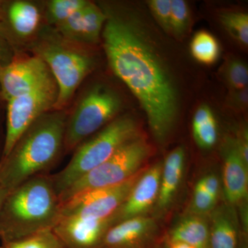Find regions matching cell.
Returning <instances> with one entry per match:
<instances>
[{
  "label": "cell",
  "instance_id": "obj_24",
  "mask_svg": "<svg viewBox=\"0 0 248 248\" xmlns=\"http://www.w3.org/2000/svg\"><path fill=\"white\" fill-rule=\"evenodd\" d=\"M87 3L85 0H52L49 1L47 9L48 22L58 27Z\"/></svg>",
  "mask_w": 248,
  "mask_h": 248
},
{
  "label": "cell",
  "instance_id": "obj_15",
  "mask_svg": "<svg viewBox=\"0 0 248 248\" xmlns=\"http://www.w3.org/2000/svg\"><path fill=\"white\" fill-rule=\"evenodd\" d=\"M185 151L177 147L166 157L161 173L158 204L160 208L167 207L177 192L184 172Z\"/></svg>",
  "mask_w": 248,
  "mask_h": 248
},
{
  "label": "cell",
  "instance_id": "obj_6",
  "mask_svg": "<svg viewBox=\"0 0 248 248\" xmlns=\"http://www.w3.org/2000/svg\"><path fill=\"white\" fill-rule=\"evenodd\" d=\"M121 106L118 94L107 86L99 85L90 89L67 117L63 148L67 152L75 151L80 143L114 120Z\"/></svg>",
  "mask_w": 248,
  "mask_h": 248
},
{
  "label": "cell",
  "instance_id": "obj_28",
  "mask_svg": "<svg viewBox=\"0 0 248 248\" xmlns=\"http://www.w3.org/2000/svg\"><path fill=\"white\" fill-rule=\"evenodd\" d=\"M148 4L158 24L164 31L170 32L171 0H151Z\"/></svg>",
  "mask_w": 248,
  "mask_h": 248
},
{
  "label": "cell",
  "instance_id": "obj_7",
  "mask_svg": "<svg viewBox=\"0 0 248 248\" xmlns=\"http://www.w3.org/2000/svg\"><path fill=\"white\" fill-rule=\"evenodd\" d=\"M37 56L46 63L58 86V98L54 108L62 110L92 71L94 60L76 49L52 43L39 46Z\"/></svg>",
  "mask_w": 248,
  "mask_h": 248
},
{
  "label": "cell",
  "instance_id": "obj_34",
  "mask_svg": "<svg viewBox=\"0 0 248 248\" xmlns=\"http://www.w3.org/2000/svg\"><path fill=\"white\" fill-rule=\"evenodd\" d=\"M8 195H9V193H8L7 191L5 190L4 187L0 185V210H1L3 203H4V201L6 200Z\"/></svg>",
  "mask_w": 248,
  "mask_h": 248
},
{
  "label": "cell",
  "instance_id": "obj_22",
  "mask_svg": "<svg viewBox=\"0 0 248 248\" xmlns=\"http://www.w3.org/2000/svg\"><path fill=\"white\" fill-rule=\"evenodd\" d=\"M0 248H64L53 230L40 232L15 241L1 243Z\"/></svg>",
  "mask_w": 248,
  "mask_h": 248
},
{
  "label": "cell",
  "instance_id": "obj_4",
  "mask_svg": "<svg viewBox=\"0 0 248 248\" xmlns=\"http://www.w3.org/2000/svg\"><path fill=\"white\" fill-rule=\"evenodd\" d=\"M139 137L140 131L136 121L128 116H124L112 120L97 135L80 143L64 169L51 174L59 197L78 179Z\"/></svg>",
  "mask_w": 248,
  "mask_h": 248
},
{
  "label": "cell",
  "instance_id": "obj_11",
  "mask_svg": "<svg viewBox=\"0 0 248 248\" xmlns=\"http://www.w3.org/2000/svg\"><path fill=\"white\" fill-rule=\"evenodd\" d=\"M111 226L112 217L107 219L63 217L53 231L64 248H98Z\"/></svg>",
  "mask_w": 248,
  "mask_h": 248
},
{
  "label": "cell",
  "instance_id": "obj_23",
  "mask_svg": "<svg viewBox=\"0 0 248 248\" xmlns=\"http://www.w3.org/2000/svg\"><path fill=\"white\" fill-rule=\"evenodd\" d=\"M220 22L230 35L241 45H248V16L237 11H225L219 15Z\"/></svg>",
  "mask_w": 248,
  "mask_h": 248
},
{
  "label": "cell",
  "instance_id": "obj_16",
  "mask_svg": "<svg viewBox=\"0 0 248 248\" xmlns=\"http://www.w3.org/2000/svg\"><path fill=\"white\" fill-rule=\"evenodd\" d=\"M238 228L234 213L228 208L216 210L210 229L209 248H237Z\"/></svg>",
  "mask_w": 248,
  "mask_h": 248
},
{
  "label": "cell",
  "instance_id": "obj_13",
  "mask_svg": "<svg viewBox=\"0 0 248 248\" xmlns=\"http://www.w3.org/2000/svg\"><path fill=\"white\" fill-rule=\"evenodd\" d=\"M153 228L151 218H129L111 226L98 248H147Z\"/></svg>",
  "mask_w": 248,
  "mask_h": 248
},
{
  "label": "cell",
  "instance_id": "obj_18",
  "mask_svg": "<svg viewBox=\"0 0 248 248\" xmlns=\"http://www.w3.org/2000/svg\"><path fill=\"white\" fill-rule=\"evenodd\" d=\"M169 239L186 243L196 248H209L210 228L202 218L188 217L174 228Z\"/></svg>",
  "mask_w": 248,
  "mask_h": 248
},
{
  "label": "cell",
  "instance_id": "obj_8",
  "mask_svg": "<svg viewBox=\"0 0 248 248\" xmlns=\"http://www.w3.org/2000/svg\"><path fill=\"white\" fill-rule=\"evenodd\" d=\"M58 92V86L53 79L33 91L6 102V127L2 158L9 154L31 124L54 108Z\"/></svg>",
  "mask_w": 248,
  "mask_h": 248
},
{
  "label": "cell",
  "instance_id": "obj_33",
  "mask_svg": "<svg viewBox=\"0 0 248 248\" xmlns=\"http://www.w3.org/2000/svg\"><path fill=\"white\" fill-rule=\"evenodd\" d=\"M166 248H196L190 245L186 244V243L181 242V241H171L168 240L166 243Z\"/></svg>",
  "mask_w": 248,
  "mask_h": 248
},
{
  "label": "cell",
  "instance_id": "obj_20",
  "mask_svg": "<svg viewBox=\"0 0 248 248\" xmlns=\"http://www.w3.org/2000/svg\"><path fill=\"white\" fill-rule=\"evenodd\" d=\"M106 20L107 15L104 10L88 1L83 9V26L80 42L97 43Z\"/></svg>",
  "mask_w": 248,
  "mask_h": 248
},
{
  "label": "cell",
  "instance_id": "obj_19",
  "mask_svg": "<svg viewBox=\"0 0 248 248\" xmlns=\"http://www.w3.org/2000/svg\"><path fill=\"white\" fill-rule=\"evenodd\" d=\"M192 132L197 144L203 149H210L218 138L217 121L213 111L207 105L196 110L192 120Z\"/></svg>",
  "mask_w": 248,
  "mask_h": 248
},
{
  "label": "cell",
  "instance_id": "obj_21",
  "mask_svg": "<svg viewBox=\"0 0 248 248\" xmlns=\"http://www.w3.org/2000/svg\"><path fill=\"white\" fill-rule=\"evenodd\" d=\"M190 50L194 58L203 64H213L219 57L218 42L206 31H200L195 34L191 42Z\"/></svg>",
  "mask_w": 248,
  "mask_h": 248
},
{
  "label": "cell",
  "instance_id": "obj_37",
  "mask_svg": "<svg viewBox=\"0 0 248 248\" xmlns=\"http://www.w3.org/2000/svg\"><path fill=\"white\" fill-rule=\"evenodd\" d=\"M237 248H240V247H239V246H238V247ZM241 248H246V246H244V247H241Z\"/></svg>",
  "mask_w": 248,
  "mask_h": 248
},
{
  "label": "cell",
  "instance_id": "obj_31",
  "mask_svg": "<svg viewBox=\"0 0 248 248\" xmlns=\"http://www.w3.org/2000/svg\"><path fill=\"white\" fill-rule=\"evenodd\" d=\"M199 183L209 195H211L214 198L217 199V196L219 192V182L216 176L213 174H208L202 178Z\"/></svg>",
  "mask_w": 248,
  "mask_h": 248
},
{
  "label": "cell",
  "instance_id": "obj_25",
  "mask_svg": "<svg viewBox=\"0 0 248 248\" xmlns=\"http://www.w3.org/2000/svg\"><path fill=\"white\" fill-rule=\"evenodd\" d=\"M222 76L231 91L248 87V69L246 63L238 59H232L225 63Z\"/></svg>",
  "mask_w": 248,
  "mask_h": 248
},
{
  "label": "cell",
  "instance_id": "obj_5",
  "mask_svg": "<svg viewBox=\"0 0 248 248\" xmlns=\"http://www.w3.org/2000/svg\"><path fill=\"white\" fill-rule=\"evenodd\" d=\"M150 153L151 147L144 139L132 140L63 191L60 195L61 203L84 192L122 184L142 169Z\"/></svg>",
  "mask_w": 248,
  "mask_h": 248
},
{
  "label": "cell",
  "instance_id": "obj_14",
  "mask_svg": "<svg viewBox=\"0 0 248 248\" xmlns=\"http://www.w3.org/2000/svg\"><path fill=\"white\" fill-rule=\"evenodd\" d=\"M223 184L227 200L239 203L248 195V165L240 154L236 141L228 143L224 155Z\"/></svg>",
  "mask_w": 248,
  "mask_h": 248
},
{
  "label": "cell",
  "instance_id": "obj_9",
  "mask_svg": "<svg viewBox=\"0 0 248 248\" xmlns=\"http://www.w3.org/2000/svg\"><path fill=\"white\" fill-rule=\"evenodd\" d=\"M145 170L146 169L142 168L133 177L118 185L84 192L63 202L61 218H110L127 200L132 189Z\"/></svg>",
  "mask_w": 248,
  "mask_h": 248
},
{
  "label": "cell",
  "instance_id": "obj_17",
  "mask_svg": "<svg viewBox=\"0 0 248 248\" xmlns=\"http://www.w3.org/2000/svg\"><path fill=\"white\" fill-rule=\"evenodd\" d=\"M8 20L13 31L20 37H28L35 32L40 22V13L32 3L16 1L8 8Z\"/></svg>",
  "mask_w": 248,
  "mask_h": 248
},
{
  "label": "cell",
  "instance_id": "obj_2",
  "mask_svg": "<svg viewBox=\"0 0 248 248\" xmlns=\"http://www.w3.org/2000/svg\"><path fill=\"white\" fill-rule=\"evenodd\" d=\"M67 117L48 111L26 130L0 161V185L12 192L32 178L46 174L63 148Z\"/></svg>",
  "mask_w": 248,
  "mask_h": 248
},
{
  "label": "cell",
  "instance_id": "obj_10",
  "mask_svg": "<svg viewBox=\"0 0 248 248\" xmlns=\"http://www.w3.org/2000/svg\"><path fill=\"white\" fill-rule=\"evenodd\" d=\"M54 79L40 57L13 60L0 69V94L5 101L27 94Z\"/></svg>",
  "mask_w": 248,
  "mask_h": 248
},
{
  "label": "cell",
  "instance_id": "obj_27",
  "mask_svg": "<svg viewBox=\"0 0 248 248\" xmlns=\"http://www.w3.org/2000/svg\"><path fill=\"white\" fill-rule=\"evenodd\" d=\"M84 8L77 11L66 21L58 26L59 31L66 40L80 42L82 31Z\"/></svg>",
  "mask_w": 248,
  "mask_h": 248
},
{
  "label": "cell",
  "instance_id": "obj_36",
  "mask_svg": "<svg viewBox=\"0 0 248 248\" xmlns=\"http://www.w3.org/2000/svg\"><path fill=\"white\" fill-rule=\"evenodd\" d=\"M1 158H2V152L0 151V161H1Z\"/></svg>",
  "mask_w": 248,
  "mask_h": 248
},
{
  "label": "cell",
  "instance_id": "obj_32",
  "mask_svg": "<svg viewBox=\"0 0 248 248\" xmlns=\"http://www.w3.org/2000/svg\"><path fill=\"white\" fill-rule=\"evenodd\" d=\"M14 60L9 46L0 37V69Z\"/></svg>",
  "mask_w": 248,
  "mask_h": 248
},
{
  "label": "cell",
  "instance_id": "obj_1",
  "mask_svg": "<svg viewBox=\"0 0 248 248\" xmlns=\"http://www.w3.org/2000/svg\"><path fill=\"white\" fill-rule=\"evenodd\" d=\"M103 10V44L111 69L138 99L156 141L164 143L179 115L172 75L138 17L110 7Z\"/></svg>",
  "mask_w": 248,
  "mask_h": 248
},
{
  "label": "cell",
  "instance_id": "obj_12",
  "mask_svg": "<svg viewBox=\"0 0 248 248\" xmlns=\"http://www.w3.org/2000/svg\"><path fill=\"white\" fill-rule=\"evenodd\" d=\"M162 164L146 170L132 189L127 200L112 217V226L120 222L140 217L148 210L159 196Z\"/></svg>",
  "mask_w": 248,
  "mask_h": 248
},
{
  "label": "cell",
  "instance_id": "obj_3",
  "mask_svg": "<svg viewBox=\"0 0 248 248\" xmlns=\"http://www.w3.org/2000/svg\"><path fill=\"white\" fill-rule=\"evenodd\" d=\"M62 203L51 174H40L10 192L0 210V241H15L53 230Z\"/></svg>",
  "mask_w": 248,
  "mask_h": 248
},
{
  "label": "cell",
  "instance_id": "obj_26",
  "mask_svg": "<svg viewBox=\"0 0 248 248\" xmlns=\"http://www.w3.org/2000/svg\"><path fill=\"white\" fill-rule=\"evenodd\" d=\"M190 22V10L187 3L183 0H171L170 32L179 38L185 35Z\"/></svg>",
  "mask_w": 248,
  "mask_h": 248
},
{
  "label": "cell",
  "instance_id": "obj_29",
  "mask_svg": "<svg viewBox=\"0 0 248 248\" xmlns=\"http://www.w3.org/2000/svg\"><path fill=\"white\" fill-rule=\"evenodd\" d=\"M217 199L209 195L200 183L195 186L193 197V208L199 213H207L213 210L216 204Z\"/></svg>",
  "mask_w": 248,
  "mask_h": 248
},
{
  "label": "cell",
  "instance_id": "obj_35",
  "mask_svg": "<svg viewBox=\"0 0 248 248\" xmlns=\"http://www.w3.org/2000/svg\"><path fill=\"white\" fill-rule=\"evenodd\" d=\"M3 12V3L2 1H0V19H1Z\"/></svg>",
  "mask_w": 248,
  "mask_h": 248
},
{
  "label": "cell",
  "instance_id": "obj_30",
  "mask_svg": "<svg viewBox=\"0 0 248 248\" xmlns=\"http://www.w3.org/2000/svg\"><path fill=\"white\" fill-rule=\"evenodd\" d=\"M227 104L231 108L242 110L247 108L248 104V87L236 91H231Z\"/></svg>",
  "mask_w": 248,
  "mask_h": 248
}]
</instances>
